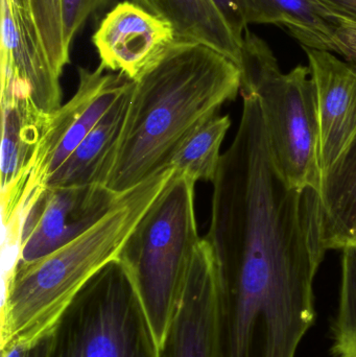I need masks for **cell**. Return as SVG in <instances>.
Here are the masks:
<instances>
[{"mask_svg":"<svg viewBox=\"0 0 356 357\" xmlns=\"http://www.w3.org/2000/svg\"><path fill=\"white\" fill-rule=\"evenodd\" d=\"M240 67L221 52L179 40L133 81L106 187L125 193L169 167L186 137L240 91Z\"/></svg>","mask_w":356,"mask_h":357,"instance_id":"cell-1","label":"cell"},{"mask_svg":"<svg viewBox=\"0 0 356 357\" xmlns=\"http://www.w3.org/2000/svg\"><path fill=\"white\" fill-rule=\"evenodd\" d=\"M173 173L167 167L123 193L102 220L60 249L4 272L0 349L31 345L54 333L84 287L118 260L125 241Z\"/></svg>","mask_w":356,"mask_h":357,"instance_id":"cell-2","label":"cell"},{"mask_svg":"<svg viewBox=\"0 0 356 357\" xmlns=\"http://www.w3.org/2000/svg\"><path fill=\"white\" fill-rule=\"evenodd\" d=\"M194 185L173 172L119 254L159 352L202 241L194 211Z\"/></svg>","mask_w":356,"mask_h":357,"instance_id":"cell-3","label":"cell"},{"mask_svg":"<svg viewBox=\"0 0 356 357\" xmlns=\"http://www.w3.org/2000/svg\"><path fill=\"white\" fill-rule=\"evenodd\" d=\"M240 69V93L258 98L278 172L295 188L320 191L319 115L309 67L282 73L267 42L247 29Z\"/></svg>","mask_w":356,"mask_h":357,"instance_id":"cell-4","label":"cell"},{"mask_svg":"<svg viewBox=\"0 0 356 357\" xmlns=\"http://www.w3.org/2000/svg\"><path fill=\"white\" fill-rule=\"evenodd\" d=\"M50 357H160L118 260L102 268L75 298L54 331Z\"/></svg>","mask_w":356,"mask_h":357,"instance_id":"cell-5","label":"cell"},{"mask_svg":"<svg viewBox=\"0 0 356 357\" xmlns=\"http://www.w3.org/2000/svg\"><path fill=\"white\" fill-rule=\"evenodd\" d=\"M123 195L105 185L42 186L31 195L23 211L14 266L41 259L81 236L102 220Z\"/></svg>","mask_w":356,"mask_h":357,"instance_id":"cell-6","label":"cell"},{"mask_svg":"<svg viewBox=\"0 0 356 357\" xmlns=\"http://www.w3.org/2000/svg\"><path fill=\"white\" fill-rule=\"evenodd\" d=\"M130 83L131 79L123 73H109L100 65L94 70L79 68L75 96L49 113L29 177V201L75 152Z\"/></svg>","mask_w":356,"mask_h":357,"instance_id":"cell-7","label":"cell"},{"mask_svg":"<svg viewBox=\"0 0 356 357\" xmlns=\"http://www.w3.org/2000/svg\"><path fill=\"white\" fill-rule=\"evenodd\" d=\"M224 331L221 281L210 245L203 238L160 357H225Z\"/></svg>","mask_w":356,"mask_h":357,"instance_id":"cell-8","label":"cell"},{"mask_svg":"<svg viewBox=\"0 0 356 357\" xmlns=\"http://www.w3.org/2000/svg\"><path fill=\"white\" fill-rule=\"evenodd\" d=\"M49 113L33 102L31 91L1 79V218L4 232L20 226L29 201V177Z\"/></svg>","mask_w":356,"mask_h":357,"instance_id":"cell-9","label":"cell"},{"mask_svg":"<svg viewBox=\"0 0 356 357\" xmlns=\"http://www.w3.org/2000/svg\"><path fill=\"white\" fill-rule=\"evenodd\" d=\"M179 40L171 23L135 2L123 1L100 21L92 43L102 68L135 81Z\"/></svg>","mask_w":356,"mask_h":357,"instance_id":"cell-10","label":"cell"},{"mask_svg":"<svg viewBox=\"0 0 356 357\" xmlns=\"http://www.w3.org/2000/svg\"><path fill=\"white\" fill-rule=\"evenodd\" d=\"M315 86L322 175L356 135V69L334 52L303 47Z\"/></svg>","mask_w":356,"mask_h":357,"instance_id":"cell-11","label":"cell"},{"mask_svg":"<svg viewBox=\"0 0 356 357\" xmlns=\"http://www.w3.org/2000/svg\"><path fill=\"white\" fill-rule=\"evenodd\" d=\"M1 13V79L29 88L42 110L62 106L60 75L42 47L35 23L17 10L12 0H0Z\"/></svg>","mask_w":356,"mask_h":357,"instance_id":"cell-12","label":"cell"},{"mask_svg":"<svg viewBox=\"0 0 356 357\" xmlns=\"http://www.w3.org/2000/svg\"><path fill=\"white\" fill-rule=\"evenodd\" d=\"M132 88L133 81L43 186H106L123 133Z\"/></svg>","mask_w":356,"mask_h":357,"instance_id":"cell-13","label":"cell"},{"mask_svg":"<svg viewBox=\"0 0 356 357\" xmlns=\"http://www.w3.org/2000/svg\"><path fill=\"white\" fill-rule=\"evenodd\" d=\"M171 23L178 38L208 46L233 61H242V43L213 0H132Z\"/></svg>","mask_w":356,"mask_h":357,"instance_id":"cell-14","label":"cell"},{"mask_svg":"<svg viewBox=\"0 0 356 357\" xmlns=\"http://www.w3.org/2000/svg\"><path fill=\"white\" fill-rule=\"evenodd\" d=\"M249 24L284 26L302 47L336 52L339 19L319 0H244Z\"/></svg>","mask_w":356,"mask_h":357,"instance_id":"cell-15","label":"cell"},{"mask_svg":"<svg viewBox=\"0 0 356 357\" xmlns=\"http://www.w3.org/2000/svg\"><path fill=\"white\" fill-rule=\"evenodd\" d=\"M320 199L326 250L356 248V135L322 175Z\"/></svg>","mask_w":356,"mask_h":357,"instance_id":"cell-16","label":"cell"},{"mask_svg":"<svg viewBox=\"0 0 356 357\" xmlns=\"http://www.w3.org/2000/svg\"><path fill=\"white\" fill-rule=\"evenodd\" d=\"M231 126L229 115L215 113L198 126L171 159L169 167L194 183L213 182L221 163V146Z\"/></svg>","mask_w":356,"mask_h":357,"instance_id":"cell-17","label":"cell"},{"mask_svg":"<svg viewBox=\"0 0 356 357\" xmlns=\"http://www.w3.org/2000/svg\"><path fill=\"white\" fill-rule=\"evenodd\" d=\"M340 304L334 326V357H356V248L342 250Z\"/></svg>","mask_w":356,"mask_h":357,"instance_id":"cell-18","label":"cell"},{"mask_svg":"<svg viewBox=\"0 0 356 357\" xmlns=\"http://www.w3.org/2000/svg\"><path fill=\"white\" fill-rule=\"evenodd\" d=\"M33 21L42 47L59 75L69 63L70 48L65 42L61 16V0H31Z\"/></svg>","mask_w":356,"mask_h":357,"instance_id":"cell-19","label":"cell"},{"mask_svg":"<svg viewBox=\"0 0 356 357\" xmlns=\"http://www.w3.org/2000/svg\"><path fill=\"white\" fill-rule=\"evenodd\" d=\"M109 0H61V16L65 42L71 47L75 36L79 33L90 17L100 12Z\"/></svg>","mask_w":356,"mask_h":357,"instance_id":"cell-20","label":"cell"},{"mask_svg":"<svg viewBox=\"0 0 356 357\" xmlns=\"http://www.w3.org/2000/svg\"><path fill=\"white\" fill-rule=\"evenodd\" d=\"M213 2L227 21L235 37L242 43L245 31L248 29L244 0H213Z\"/></svg>","mask_w":356,"mask_h":357,"instance_id":"cell-21","label":"cell"},{"mask_svg":"<svg viewBox=\"0 0 356 357\" xmlns=\"http://www.w3.org/2000/svg\"><path fill=\"white\" fill-rule=\"evenodd\" d=\"M336 17L339 19L336 31V54L344 56L356 69V23Z\"/></svg>","mask_w":356,"mask_h":357,"instance_id":"cell-22","label":"cell"},{"mask_svg":"<svg viewBox=\"0 0 356 357\" xmlns=\"http://www.w3.org/2000/svg\"><path fill=\"white\" fill-rule=\"evenodd\" d=\"M54 346V333L31 344L15 345L1 350V357H50Z\"/></svg>","mask_w":356,"mask_h":357,"instance_id":"cell-23","label":"cell"},{"mask_svg":"<svg viewBox=\"0 0 356 357\" xmlns=\"http://www.w3.org/2000/svg\"><path fill=\"white\" fill-rule=\"evenodd\" d=\"M336 16L356 23V0H319Z\"/></svg>","mask_w":356,"mask_h":357,"instance_id":"cell-24","label":"cell"},{"mask_svg":"<svg viewBox=\"0 0 356 357\" xmlns=\"http://www.w3.org/2000/svg\"><path fill=\"white\" fill-rule=\"evenodd\" d=\"M13 4L17 10H20L21 14L29 19V20L33 21V12H31V0H12Z\"/></svg>","mask_w":356,"mask_h":357,"instance_id":"cell-25","label":"cell"}]
</instances>
